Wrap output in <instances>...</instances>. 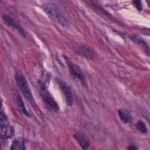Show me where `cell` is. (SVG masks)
<instances>
[{"label": "cell", "mask_w": 150, "mask_h": 150, "mask_svg": "<svg viewBox=\"0 0 150 150\" xmlns=\"http://www.w3.org/2000/svg\"><path fill=\"white\" fill-rule=\"evenodd\" d=\"M131 39L134 42H136L140 46L144 49L145 50L146 52L149 53V47L147 45V43L141 37H140L139 35L134 34V35H132Z\"/></svg>", "instance_id": "cell-11"}, {"label": "cell", "mask_w": 150, "mask_h": 150, "mask_svg": "<svg viewBox=\"0 0 150 150\" xmlns=\"http://www.w3.org/2000/svg\"><path fill=\"white\" fill-rule=\"evenodd\" d=\"M8 125V117L3 112H0V127Z\"/></svg>", "instance_id": "cell-15"}, {"label": "cell", "mask_w": 150, "mask_h": 150, "mask_svg": "<svg viewBox=\"0 0 150 150\" xmlns=\"http://www.w3.org/2000/svg\"><path fill=\"white\" fill-rule=\"evenodd\" d=\"M10 150H25V146L23 142L16 140L13 143Z\"/></svg>", "instance_id": "cell-13"}, {"label": "cell", "mask_w": 150, "mask_h": 150, "mask_svg": "<svg viewBox=\"0 0 150 150\" xmlns=\"http://www.w3.org/2000/svg\"><path fill=\"white\" fill-rule=\"evenodd\" d=\"M77 142L79 144L83 150H87L90 144L89 138L83 132H79L74 136Z\"/></svg>", "instance_id": "cell-6"}, {"label": "cell", "mask_w": 150, "mask_h": 150, "mask_svg": "<svg viewBox=\"0 0 150 150\" xmlns=\"http://www.w3.org/2000/svg\"><path fill=\"white\" fill-rule=\"evenodd\" d=\"M57 82L65 97L67 105L72 106L73 104V97L70 87L65 82L59 79L57 80Z\"/></svg>", "instance_id": "cell-5"}, {"label": "cell", "mask_w": 150, "mask_h": 150, "mask_svg": "<svg viewBox=\"0 0 150 150\" xmlns=\"http://www.w3.org/2000/svg\"><path fill=\"white\" fill-rule=\"evenodd\" d=\"M65 58L71 76L74 79L79 80L84 86H86V80L79 67L77 65L74 64L69 58L67 57H65Z\"/></svg>", "instance_id": "cell-2"}, {"label": "cell", "mask_w": 150, "mask_h": 150, "mask_svg": "<svg viewBox=\"0 0 150 150\" xmlns=\"http://www.w3.org/2000/svg\"><path fill=\"white\" fill-rule=\"evenodd\" d=\"M74 49L78 54L89 60L94 59L95 57L93 51L86 45L79 43L73 44Z\"/></svg>", "instance_id": "cell-4"}, {"label": "cell", "mask_w": 150, "mask_h": 150, "mask_svg": "<svg viewBox=\"0 0 150 150\" xmlns=\"http://www.w3.org/2000/svg\"><path fill=\"white\" fill-rule=\"evenodd\" d=\"M3 19L8 25L16 29L23 36L25 37L26 34H25L24 30L21 26L16 23V22L12 17L8 16H3Z\"/></svg>", "instance_id": "cell-7"}, {"label": "cell", "mask_w": 150, "mask_h": 150, "mask_svg": "<svg viewBox=\"0 0 150 150\" xmlns=\"http://www.w3.org/2000/svg\"><path fill=\"white\" fill-rule=\"evenodd\" d=\"M2 106V101H1V98L0 97V108H1Z\"/></svg>", "instance_id": "cell-19"}, {"label": "cell", "mask_w": 150, "mask_h": 150, "mask_svg": "<svg viewBox=\"0 0 150 150\" xmlns=\"http://www.w3.org/2000/svg\"><path fill=\"white\" fill-rule=\"evenodd\" d=\"M15 79L18 86L24 96L27 99H31L32 97V93L25 76L22 73L17 72L16 74Z\"/></svg>", "instance_id": "cell-3"}, {"label": "cell", "mask_w": 150, "mask_h": 150, "mask_svg": "<svg viewBox=\"0 0 150 150\" xmlns=\"http://www.w3.org/2000/svg\"><path fill=\"white\" fill-rule=\"evenodd\" d=\"M42 97L48 108L55 111H58L59 108L57 103L49 93L43 94Z\"/></svg>", "instance_id": "cell-8"}, {"label": "cell", "mask_w": 150, "mask_h": 150, "mask_svg": "<svg viewBox=\"0 0 150 150\" xmlns=\"http://www.w3.org/2000/svg\"><path fill=\"white\" fill-rule=\"evenodd\" d=\"M128 150H138V149L136 146L132 145L128 147Z\"/></svg>", "instance_id": "cell-18"}, {"label": "cell", "mask_w": 150, "mask_h": 150, "mask_svg": "<svg viewBox=\"0 0 150 150\" xmlns=\"http://www.w3.org/2000/svg\"><path fill=\"white\" fill-rule=\"evenodd\" d=\"M38 85L39 86V88H40V89H41L42 91H45V86L44 85L43 83L41 81H38Z\"/></svg>", "instance_id": "cell-17"}, {"label": "cell", "mask_w": 150, "mask_h": 150, "mask_svg": "<svg viewBox=\"0 0 150 150\" xmlns=\"http://www.w3.org/2000/svg\"><path fill=\"white\" fill-rule=\"evenodd\" d=\"M16 102H17V105H18V109L22 113L26 115L27 116H29V113L28 112L25 108L24 103L23 100L21 96L18 95L16 98Z\"/></svg>", "instance_id": "cell-12"}, {"label": "cell", "mask_w": 150, "mask_h": 150, "mask_svg": "<svg viewBox=\"0 0 150 150\" xmlns=\"http://www.w3.org/2000/svg\"><path fill=\"white\" fill-rule=\"evenodd\" d=\"M133 2H134L137 9L138 11H141L142 10V8H143L141 1H139V0H135V1H133Z\"/></svg>", "instance_id": "cell-16"}, {"label": "cell", "mask_w": 150, "mask_h": 150, "mask_svg": "<svg viewBox=\"0 0 150 150\" xmlns=\"http://www.w3.org/2000/svg\"><path fill=\"white\" fill-rule=\"evenodd\" d=\"M136 129L143 133H147L148 132L145 123L142 121H139L136 125Z\"/></svg>", "instance_id": "cell-14"}, {"label": "cell", "mask_w": 150, "mask_h": 150, "mask_svg": "<svg viewBox=\"0 0 150 150\" xmlns=\"http://www.w3.org/2000/svg\"><path fill=\"white\" fill-rule=\"evenodd\" d=\"M118 113L120 119L125 124L132 122L133 121V117L127 110L120 109L118 110Z\"/></svg>", "instance_id": "cell-10"}, {"label": "cell", "mask_w": 150, "mask_h": 150, "mask_svg": "<svg viewBox=\"0 0 150 150\" xmlns=\"http://www.w3.org/2000/svg\"><path fill=\"white\" fill-rule=\"evenodd\" d=\"M42 8L47 16L54 22L64 28L69 27L68 20L55 4L51 2H46L43 5Z\"/></svg>", "instance_id": "cell-1"}, {"label": "cell", "mask_w": 150, "mask_h": 150, "mask_svg": "<svg viewBox=\"0 0 150 150\" xmlns=\"http://www.w3.org/2000/svg\"><path fill=\"white\" fill-rule=\"evenodd\" d=\"M14 134L15 129L13 126L7 125L0 127V136L3 138H10Z\"/></svg>", "instance_id": "cell-9"}]
</instances>
